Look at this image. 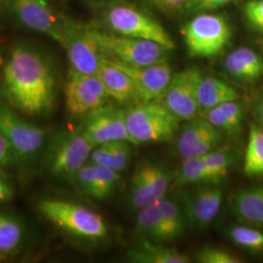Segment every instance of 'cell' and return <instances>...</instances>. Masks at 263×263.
Listing matches in <instances>:
<instances>
[{
	"instance_id": "cell-26",
	"label": "cell",
	"mask_w": 263,
	"mask_h": 263,
	"mask_svg": "<svg viewBox=\"0 0 263 263\" xmlns=\"http://www.w3.org/2000/svg\"><path fill=\"white\" fill-rule=\"evenodd\" d=\"M244 173L251 178L263 176V129L254 123L250 125L244 157Z\"/></svg>"
},
{
	"instance_id": "cell-41",
	"label": "cell",
	"mask_w": 263,
	"mask_h": 263,
	"mask_svg": "<svg viewBox=\"0 0 263 263\" xmlns=\"http://www.w3.org/2000/svg\"><path fill=\"white\" fill-rule=\"evenodd\" d=\"M9 0H0V12H2L5 8H8Z\"/></svg>"
},
{
	"instance_id": "cell-19",
	"label": "cell",
	"mask_w": 263,
	"mask_h": 263,
	"mask_svg": "<svg viewBox=\"0 0 263 263\" xmlns=\"http://www.w3.org/2000/svg\"><path fill=\"white\" fill-rule=\"evenodd\" d=\"M226 72L236 80L252 83L263 77V59L251 48H238L226 57Z\"/></svg>"
},
{
	"instance_id": "cell-34",
	"label": "cell",
	"mask_w": 263,
	"mask_h": 263,
	"mask_svg": "<svg viewBox=\"0 0 263 263\" xmlns=\"http://www.w3.org/2000/svg\"><path fill=\"white\" fill-rule=\"evenodd\" d=\"M202 116H204L209 122L211 123L218 131L221 132L223 135L233 137V138L238 136L237 132L231 125V123L229 122L227 117L217 106L208 109L206 111H203Z\"/></svg>"
},
{
	"instance_id": "cell-33",
	"label": "cell",
	"mask_w": 263,
	"mask_h": 263,
	"mask_svg": "<svg viewBox=\"0 0 263 263\" xmlns=\"http://www.w3.org/2000/svg\"><path fill=\"white\" fill-rule=\"evenodd\" d=\"M227 117L229 122L233 126L237 134L239 135L242 131V126L244 121V104L239 100L226 102L217 106Z\"/></svg>"
},
{
	"instance_id": "cell-37",
	"label": "cell",
	"mask_w": 263,
	"mask_h": 263,
	"mask_svg": "<svg viewBox=\"0 0 263 263\" xmlns=\"http://www.w3.org/2000/svg\"><path fill=\"white\" fill-rule=\"evenodd\" d=\"M15 196L13 181L6 173L5 168L0 167V205L11 202Z\"/></svg>"
},
{
	"instance_id": "cell-12",
	"label": "cell",
	"mask_w": 263,
	"mask_h": 263,
	"mask_svg": "<svg viewBox=\"0 0 263 263\" xmlns=\"http://www.w3.org/2000/svg\"><path fill=\"white\" fill-rule=\"evenodd\" d=\"M202 77L196 67H189L172 77L169 86L162 97V104L179 121H188L199 115L198 86Z\"/></svg>"
},
{
	"instance_id": "cell-9",
	"label": "cell",
	"mask_w": 263,
	"mask_h": 263,
	"mask_svg": "<svg viewBox=\"0 0 263 263\" xmlns=\"http://www.w3.org/2000/svg\"><path fill=\"white\" fill-rule=\"evenodd\" d=\"M105 21L116 34L153 41L168 50L175 47L173 39L161 25L135 8L113 6L107 10Z\"/></svg>"
},
{
	"instance_id": "cell-42",
	"label": "cell",
	"mask_w": 263,
	"mask_h": 263,
	"mask_svg": "<svg viewBox=\"0 0 263 263\" xmlns=\"http://www.w3.org/2000/svg\"><path fill=\"white\" fill-rule=\"evenodd\" d=\"M4 64H5V60H4V58H3L2 51H1V48H0V74L2 73V69H3Z\"/></svg>"
},
{
	"instance_id": "cell-11",
	"label": "cell",
	"mask_w": 263,
	"mask_h": 263,
	"mask_svg": "<svg viewBox=\"0 0 263 263\" xmlns=\"http://www.w3.org/2000/svg\"><path fill=\"white\" fill-rule=\"evenodd\" d=\"M67 112L74 117H85L107 104L110 97L98 76L69 70L65 85Z\"/></svg>"
},
{
	"instance_id": "cell-1",
	"label": "cell",
	"mask_w": 263,
	"mask_h": 263,
	"mask_svg": "<svg viewBox=\"0 0 263 263\" xmlns=\"http://www.w3.org/2000/svg\"><path fill=\"white\" fill-rule=\"evenodd\" d=\"M58 97L55 66L40 49L19 43L12 48L1 73L0 98L27 116H47Z\"/></svg>"
},
{
	"instance_id": "cell-13",
	"label": "cell",
	"mask_w": 263,
	"mask_h": 263,
	"mask_svg": "<svg viewBox=\"0 0 263 263\" xmlns=\"http://www.w3.org/2000/svg\"><path fill=\"white\" fill-rule=\"evenodd\" d=\"M95 146L116 141H130L126 124V110L105 104L84 117L81 126Z\"/></svg>"
},
{
	"instance_id": "cell-27",
	"label": "cell",
	"mask_w": 263,
	"mask_h": 263,
	"mask_svg": "<svg viewBox=\"0 0 263 263\" xmlns=\"http://www.w3.org/2000/svg\"><path fill=\"white\" fill-rule=\"evenodd\" d=\"M174 180L179 186L199 183H213L210 171L203 157H190L181 161L178 170L174 173Z\"/></svg>"
},
{
	"instance_id": "cell-32",
	"label": "cell",
	"mask_w": 263,
	"mask_h": 263,
	"mask_svg": "<svg viewBox=\"0 0 263 263\" xmlns=\"http://www.w3.org/2000/svg\"><path fill=\"white\" fill-rule=\"evenodd\" d=\"M112 154L113 170L121 173L126 169L131 160V142L116 141L110 142Z\"/></svg>"
},
{
	"instance_id": "cell-3",
	"label": "cell",
	"mask_w": 263,
	"mask_h": 263,
	"mask_svg": "<svg viewBox=\"0 0 263 263\" xmlns=\"http://www.w3.org/2000/svg\"><path fill=\"white\" fill-rule=\"evenodd\" d=\"M20 114L0 98V131L15 153L17 167L22 171H32L41 165L47 146V135Z\"/></svg>"
},
{
	"instance_id": "cell-40",
	"label": "cell",
	"mask_w": 263,
	"mask_h": 263,
	"mask_svg": "<svg viewBox=\"0 0 263 263\" xmlns=\"http://www.w3.org/2000/svg\"><path fill=\"white\" fill-rule=\"evenodd\" d=\"M257 113H258L260 126L262 127L263 129V95L261 96V98L259 99L258 103H257Z\"/></svg>"
},
{
	"instance_id": "cell-21",
	"label": "cell",
	"mask_w": 263,
	"mask_h": 263,
	"mask_svg": "<svg viewBox=\"0 0 263 263\" xmlns=\"http://www.w3.org/2000/svg\"><path fill=\"white\" fill-rule=\"evenodd\" d=\"M238 218L254 226H263V184L235 193L230 201Z\"/></svg>"
},
{
	"instance_id": "cell-18",
	"label": "cell",
	"mask_w": 263,
	"mask_h": 263,
	"mask_svg": "<svg viewBox=\"0 0 263 263\" xmlns=\"http://www.w3.org/2000/svg\"><path fill=\"white\" fill-rule=\"evenodd\" d=\"M110 99L121 104H137V94L131 77L110 58L104 55L97 73Z\"/></svg>"
},
{
	"instance_id": "cell-38",
	"label": "cell",
	"mask_w": 263,
	"mask_h": 263,
	"mask_svg": "<svg viewBox=\"0 0 263 263\" xmlns=\"http://www.w3.org/2000/svg\"><path fill=\"white\" fill-rule=\"evenodd\" d=\"M12 166H17L15 153L6 137L0 131V167L6 169Z\"/></svg>"
},
{
	"instance_id": "cell-36",
	"label": "cell",
	"mask_w": 263,
	"mask_h": 263,
	"mask_svg": "<svg viewBox=\"0 0 263 263\" xmlns=\"http://www.w3.org/2000/svg\"><path fill=\"white\" fill-rule=\"evenodd\" d=\"M234 0H188L184 4V9L189 13H200L216 9Z\"/></svg>"
},
{
	"instance_id": "cell-31",
	"label": "cell",
	"mask_w": 263,
	"mask_h": 263,
	"mask_svg": "<svg viewBox=\"0 0 263 263\" xmlns=\"http://www.w3.org/2000/svg\"><path fill=\"white\" fill-rule=\"evenodd\" d=\"M195 260L200 263H239L242 260L229 251L215 248L205 247L195 253Z\"/></svg>"
},
{
	"instance_id": "cell-15",
	"label": "cell",
	"mask_w": 263,
	"mask_h": 263,
	"mask_svg": "<svg viewBox=\"0 0 263 263\" xmlns=\"http://www.w3.org/2000/svg\"><path fill=\"white\" fill-rule=\"evenodd\" d=\"M114 62L131 77L136 89L137 104L161 100L173 77L172 68L167 61L143 66H129L117 61Z\"/></svg>"
},
{
	"instance_id": "cell-5",
	"label": "cell",
	"mask_w": 263,
	"mask_h": 263,
	"mask_svg": "<svg viewBox=\"0 0 263 263\" xmlns=\"http://www.w3.org/2000/svg\"><path fill=\"white\" fill-rule=\"evenodd\" d=\"M126 124L134 144L169 141L179 131V118L158 101L126 109Z\"/></svg>"
},
{
	"instance_id": "cell-29",
	"label": "cell",
	"mask_w": 263,
	"mask_h": 263,
	"mask_svg": "<svg viewBox=\"0 0 263 263\" xmlns=\"http://www.w3.org/2000/svg\"><path fill=\"white\" fill-rule=\"evenodd\" d=\"M137 230L145 239L159 243L164 242L163 226L157 203H153L138 211Z\"/></svg>"
},
{
	"instance_id": "cell-16",
	"label": "cell",
	"mask_w": 263,
	"mask_h": 263,
	"mask_svg": "<svg viewBox=\"0 0 263 263\" xmlns=\"http://www.w3.org/2000/svg\"><path fill=\"white\" fill-rule=\"evenodd\" d=\"M223 192L217 186L204 185L185 192L182 195L181 207L187 221L204 228L210 226L219 213Z\"/></svg>"
},
{
	"instance_id": "cell-17",
	"label": "cell",
	"mask_w": 263,
	"mask_h": 263,
	"mask_svg": "<svg viewBox=\"0 0 263 263\" xmlns=\"http://www.w3.org/2000/svg\"><path fill=\"white\" fill-rule=\"evenodd\" d=\"M120 180V173L87 162L76 176L74 183L88 197L104 201L114 193Z\"/></svg>"
},
{
	"instance_id": "cell-25",
	"label": "cell",
	"mask_w": 263,
	"mask_h": 263,
	"mask_svg": "<svg viewBox=\"0 0 263 263\" xmlns=\"http://www.w3.org/2000/svg\"><path fill=\"white\" fill-rule=\"evenodd\" d=\"M215 129L216 128L202 115H197L186 121V124L180 129L176 143L178 154L182 159L185 158L189 151Z\"/></svg>"
},
{
	"instance_id": "cell-35",
	"label": "cell",
	"mask_w": 263,
	"mask_h": 263,
	"mask_svg": "<svg viewBox=\"0 0 263 263\" xmlns=\"http://www.w3.org/2000/svg\"><path fill=\"white\" fill-rule=\"evenodd\" d=\"M244 13L251 26L263 33V0H251L247 2Z\"/></svg>"
},
{
	"instance_id": "cell-20",
	"label": "cell",
	"mask_w": 263,
	"mask_h": 263,
	"mask_svg": "<svg viewBox=\"0 0 263 263\" xmlns=\"http://www.w3.org/2000/svg\"><path fill=\"white\" fill-rule=\"evenodd\" d=\"M27 239V227L19 216L0 210V262L21 253Z\"/></svg>"
},
{
	"instance_id": "cell-14",
	"label": "cell",
	"mask_w": 263,
	"mask_h": 263,
	"mask_svg": "<svg viewBox=\"0 0 263 263\" xmlns=\"http://www.w3.org/2000/svg\"><path fill=\"white\" fill-rule=\"evenodd\" d=\"M8 8L24 27L60 43L63 17L58 16L45 0H9Z\"/></svg>"
},
{
	"instance_id": "cell-4",
	"label": "cell",
	"mask_w": 263,
	"mask_h": 263,
	"mask_svg": "<svg viewBox=\"0 0 263 263\" xmlns=\"http://www.w3.org/2000/svg\"><path fill=\"white\" fill-rule=\"evenodd\" d=\"M38 210L68 235L87 241H99L107 235L104 217L90 208L61 199H44L38 203Z\"/></svg>"
},
{
	"instance_id": "cell-7",
	"label": "cell",
	"mask_w": 263,
	"mask_h": 263,
	"mask_svg": "<svg viewBox=\"0 0 263 263\" xmlns=\"http://www.w3.org/2000/svg\"><path fill=\"white\" fill-rule=\"evenodd\" d=\"M231 34L226 20L214 14H200L183 28L189 54L199 58L217 56L229 43Z\"/></svg>"
},
{
	"instance_id": "cell-10",
	"label": "cell",
	"mask_w": 263,
	"mask_h": 263,
	"mask_svg": "<svg viewBox=\"0 0 263 263\" xmlns=\"http://www.w3.org/2000/svg\"><path fill=\"white\" fill-rule=\"evenodd\" d=\"M174 180V173L161 164L141 165L133 175L128 190V205L134 211L156 203L164 197Z\"/></svg>"
},
{
	"instance_id": "cell-6",
	"label": "cell",
	"mask_w": 263,
	"mask_h": 263,
	"mask_svg": "<svg viewBox=\"0 0 263 263\" xmlns=\"http://www.w3.org/2000/svg\"><path fill=\"white\" fill-rule=\"evenodd\" d=\"M92 34L104 55L129 66H151L167 61V48L156 42L102 32L91 28Z\"/></svg>"
},
{
	"instance_id": "cell-2",
	"label": "cell",
	"mask_w": 263,
	"mask_h": 263,
	"mask_svg": "<svg viewBox=\"0 0 263 263\" xmlns=\"http://www.w3.org/2000/svg\"><path fill=\"white\" fill-rule=\"evenodd\" d=\"M94 147L81 127L60 130L48 140L40 166L52 179L74 183L78 172L89 162Z\"/></svg>"
},
{
	"instance_id": "cell-22",
	"label": "cell",
	"mask_w": 263,
	"mask_h": 263,
	"mask_svg": "<svg viewBox=\"0 0 263 263\" xmlns=\"http://www.w3.org/2000/svg\"><path fill=\"white\" fill-rule=\"evenodd\" d=\"M159 242L143 239L141 244L127 253V259L135 263H188L190 257L177 249Z\"/></svg>"
},
{
	"instance_id": "cell-23",
	"label": "cell",
	"mask_w": 263,
	"mask_h": 263,
	"mask_svg": "<svg viewBox=\"0 0 263 263\" xmlns=\"http://www.w3.org/2000/svg\"><path fill=\"white\" fill-rule=\"evenodd\" d=\"M240 99L235 88L215 76H203L198 86L200 111H206L226 102Z\"/></svg>"
},
{
	"instance_id": "cell-8",
	"label": "cell",
	"mask_w": 263,
	"mask_h": 263,
	"mask_svg": "<svg viewBox=\"0 0 263 263\" xmlns=\"http://www.w3.org/2000/svg\"><path fill=\"white\" fill-rule=\"evenodd\" d=\"M60 44L66 50L70 69L83 74L97 76L104 54L92 34L91 28L63 17Z\"/></svg>"
},
{
	"instance_id": "cell-28",
	"label": "cell",
	"mask_w": 263,
	"mask_h": 263,
	"mask_svg": "<svg viewBox=\"0 0 263 263\" xmlns=\"http://www.w3.org/2000/svg\"><path fill=\"white\" fill-rule=\"evenodd\" d=\"M202 157L212 175L213 183H216L226 178L229 171L235 165L238 154L235 149L230 146L219 145Z\"/></svg>"
},
{
	"instance_id": "cell-24",
	"label": "cell",
	"mask_w": 263,
	"mask_h": 263,
	"mask_svg": "<svg viewBox=\"0 0 263 263\" xmlns=\"http://www.w3.org/2000/svg\"><path fill=\"white\" fill-rule=\"evenodd\" d=\"M156 203L163 226L164 242L179 239L183 234L187 222L181 205L176 200L165 196Z\"/></svg>"
},
{
	"instance_id": "cell-30",
	"label": "cell",
	"mask_w": 263,
	"mask_h": 263,
	"mask_svg": "<svg viewBox=\"0 0 263 263\" xmlns=\"http://www.w3.org/2000/svg\"><path fill=\"white\" fill-rule=\"evenodd\" d=\"M229 239L238 247L253 253L263 252V232L251 226H233L228 229Z\"/></svg>"
},
{
	"instance_id": "cell-39",
	"label": "cell",
	"mask_w": 263,
	"mask_h": 263,
	"mask_svg": "<svg viewBox=\"0 0 263 263\" xmlns=\"http://www.w3.org/2000/svg\"><path fill=\"white\" fill-rule=\"evenodd\" d=\"M160 6L167 9H175L183 7L188 0H154Z\"/></svg>"
}]
</instances>
